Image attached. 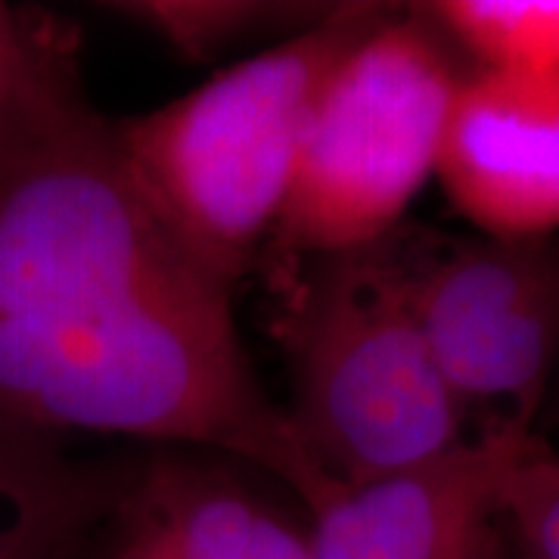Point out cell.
<instances>
[{
    "instance_id": "cell-10",
    "label": "cell",
    "mask_w": 559,
    "mask_h": 559,
    "mask_svg": "<svg viewBox=\"0 0 559 559\" xmlns=\"http://www.w3.org/2000/svg\"><path fill=\"white\" fill-rule=\"evenodd\" d=\"M333 3H261V0H134L106 10L138 22L187 60H209L237 40L296 35L330 13Z\"/></svg>"
},
{
    "instance_id": "cell-14",
    "label": "cell",
    "mask_w": 559,
    "mask_h": 559,
    "mask_svg": "<svg viewBox=\"0 0 559 559\" xmlns=\"http://www.w3.org/2000/svg\"><path fill=\"white\" fill-rule=\"evenodd\" d=\"M498 559H500V554H498Z\"/></svg>"
},
{
    "instance_id": "cell-2",
    "label": "cell",
    "mask_w": 559,
    "mask_h": 559,
    "mask_svg": "<svg viewBox=\"0 0 559 559\" xmlns=\"http://www.w3.org/2000/svg\"><path fill=\"white\" fill-rule=\"evenodd\" d=\"M392 10L333 3L308 28L221 69L197 91L112 121L146 200L227 286H237L277 227L323 84Z\"/></svg>"
},
{
    "instance_id": "cell-12",
    "label": "cell",
    "mask_w": 559,
    "mask_h": 559,
    "mask_svg": "<svg viewBox=\"0 0 559 559\" xmlns=\"http://www.w3.org/2000/svg\"><path fill=\"white\" fill-rule=\"evenodd\" d=\"M75 69L79 40L60 20L0 3V134Z\"/></svg>"
},
{
    "instance_id": "cell-4",
    "label": "cell",
    "mask_w": 559,
    "mask_h": 559,
    "mask_svg": "<svg viewBox=\"0 0 559 559\" xmlns=\"http://www.w3.org/2000/svg\"><path fill=\"white\" fill-rule=\"evenodd\" d=\"M432 22L399 7L333 69L301 134L274 249L286 259L389 240L436 175L457 75Z\"/></svg>"
},
{
    "instance_id": "cell-7",
    "label": "cell",
    "mask_w": 559,
    "mask_h": 559,
    "mask_svg": "<svg viewBox=\"0 0 559 559\" xmlns=\"http://www.w3.org/2000/svg\"><path fill=\"white\" fill-rule=\"evenodd\" d=\"M528 436H473L367 485L326 481L301 503L311 559H498L500 491Z\"/></svg>"
},
{
    "instance_id": "cell-11",
    "label": "cell",
    "mask_w": 559,
    "mask_h": 559,
    "mask_svg": "<svg viewBox=\"0 0 559 559\" xmlns=\"http://www.w3.org/2000/svg\"><path fill=\"white\" fill-rule=\"evenodd\" d=\"M432 28L491 72H559V0H439Z\"/></svg>"
},
{
    "instance_id": "cell-13",
    "label": "cell",
    "mask_w": 559,
    "mask_h": 559,
    "mask_svg": "<svg viewBox=\"0 0 559 559\" xmlns=\"http://www.w3.org/2000/svg\"><path fill=\"white\" fill-rule=\"evenodd\" d=\"M500 520L513 532L522 559H559V451L535 432L522 441L507 473Z\"/></svg>"
},
{
    "instance_id": "cell-1",
    "label": "cell",
    "mask_w": 559,
    "mask_h": 559,
    "mask_svg": "<svg viewBox=\"0 0 559 559\" xmlns=\"http://www.w3.org/2000/svg\"><path fill=\"white\" fill-rule=\"evenodd\" d=\"M0 417L218 451L305 503L323 476L215 277L146 200L79 69L0 134Z\"/></svg>"
},
{
    "instance_id": "cell-3",
    "label": "cell",
    "mask_w": 559,
    "mask_h": 559,
    "mask_svg": "<svg viewBox=\"0 0 559 559\" xmlns=\"http://www.w3.org/2000/svg\"><path fill=\"white\" fill-rule=\"evenodd\" d=\"M305 261L280 293L274 336L293 377L286 417L320 473L367 485L473 439L411 311L395 234Z\"/></svg>"
},
{
    "instance_id": "cell-8",
    "label": "cell",
    "mask_w": 559,
    "mask_h": 559,
    "mask_svg": "<svg viewBox=\"0 0 559 559\" xmlns=\"http://www.w3.org/2000/svg\"><path fill=\"white\" fill-rule=\"evenodd\" d=\"M436 175L457 215L491 240L559 234V72L460 79Z\"/></svg>"
},
{
    "instance_id": "cell-9",
    "label": "cell",
    "mask_w": 559,
    "mask_h": 559,
    "mask_svg": "<svg viewBox=\"0 0 559 559\" xmlns=\"http://www.w3.org/2000/svg\"><path fill=\"white\" fill-rule=\"evenodd\" d=\"M119 466L0 417V559H87Z\"/></svg>"
},
{
    "instance_id": "cell-6",
    "label": "cell",
    "mask_w": 559,
    "mask_h": 559,
    "mask_svg": "<svg viewBox=\"0 0 559 559\" xmlns=\"http://www.w3.org/2000/svg\"><path fill=\"white\" fill-rule=\"evenodd\" d=\"M255 473L218 451L156 444L119 466L87 559H311L308 513Z\"/></svg>"
},
{
    "instance_id": "cell-5",
    "label": "cell",
    "mask_w": 559,
    "mask_h": 559,
    "mask_svg": "<svg viewBox=\"0 0 559 559\" xmlns=\"http://www.w3.org/2000/svg\"><path fill=\"white\" fill-rule=\"evenodd\" d=\"M419 333L469 436H532L559 364V237L395 240Z\"/></svg>"
}]
</instances>
